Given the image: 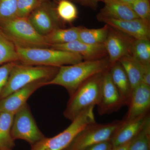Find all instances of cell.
<instances>
[{
    "mask_svg": "<svg viewBox=\"0 0 150 150\" xmlns=\"http://www.w3.org/2000/svg\"><path fill=\"white\" fill-rule=\"evenodd\" d=\"M98 19L134 39L150 40V21L140 18L129 20L105 18Z\"/></svg>",
    "mask_w": 150,
    "mask_h": 150,
    "instance_id": "13",
    "label": "cell"
},
{
    "mask_svg": "<svg viewBox=\"0 0 150 150\" xmlns=\"http://www.w3.org/2000/svg\"><path fill=\"white\" fill-rule=\"evenodd\" d=\"M150 118L149 113L132 120H122V123L116 129L110 139L113 148L131 142L141 132Z\"/></svg>",
    "mask_w": 150,
    "mask_h": 150,
    "instance_id": "15",
    "label": "cell"
},
{
    "mask_svg": "<svg viewBox=\"0 0 150 150\" xmlns=\"http://www.w3.org/2000/svg\"><path fill=\"white\" fill-rule=\"evenodd\" d=\"M142 65V83L150 86V64Z\"/></svg>",
    "mask_w": 150,
    "mask_h": 150,
    "instance_id": "32",
    "label": "cell"
},
{
    "mask_svg": "<svg viewBox=\"0 0 150 150\" xmlns=\"http://www.w3.org/2000/svg\"><path fill=\"white\" fill-rule=\"evenodd\" d=\"M48 81L40 80L25 86L6 97L0 99V112L14 115L26 104L30 97L38 89L46 86Z\"/></svg>",
    "mask_w": 150,
    "mask_h": 150,
    "instance_id": "12",
    "label": "cell"
},
{
    "mask_svg": "<svg viewBox=\"0 0 150 150\" xmlns=\"http://www.w3.org/2000/svg\"><path fill=\"white\" fill-rule=\"evenodd\" d=\"M124 120L135 119L149 113L150 86L141 83L132 91Z\"/></svg>",
    "mask_w": 150,
    "mask_h": 150,
    "instance_id": "14",
    "label": "cell"
},
{
    "mask_svg": "<svg viewBox=\"0 0 150 150\" xmlns=\"http://www.w3.org/2000/svg\"><path fill=\"white\" fill-rule=\"evenodd\" d=\"M128 150H150V118L141 132L130 142Z\"/></svg>",
    "mask_w": 150,
    "mask_h": 150,
    "instance_id": "26",
    "label": "cell"
},
{
    "mask_svg": "<svg viewBox=\"0 0 150 150\" xmlns=\"http://www.w3.org/2000/svg\"><path fill=\"white\" fill-rule=\"evenodd\" d=\"M126 105L125 101L111 79L109 69L105 73L103 80L100 99L97 105L99 115L111 114Z\"/></svg>",
    "mask_w": 150,
    "mask_h": 150,
    "instance_id": "10",
    "label": "cell"
},
{
    "mask_svg": "<svg viewBox=\"0 0 150 150\" xmlns=\"http://www.w3.org/2000/svg\"><path fill=\"white\" fill-rule=\"evenodd\" d=\"M11 135L14 141L23 140L31 146L45 138L38 128L27 103L14 115Z\"/></svg>",
    "mask_w": 150,
    "mask_h": 150,
    "instance_id": "8",
    "label": "cell"
},
{
    "mask_svg": "<svg viewBox=\"0 0 150 150\" xmlns=\"http://www.w3.org/2000/svg\"><path fill=\"white\" fill-rule=\"evenodd\" d=\"M105 1V0H104L103 1ZM112 1H116L119 2L130 5L135 0H112Z\"/></svg>",
    "mask_w": 150,
    "mask_h": 150,
    "instance_id": "34",
    "label": "cell"
},
{
    "mask_svg": "<svg viewBox=\"0 0 150 150\" xmlns=\"http://www.w3.org/2000/svg\"><path fill=\"white\" fill-rule=\"evenodd\" d=\"M110 67L108 57L98 60H83L74 64L60 67L56 76L46 85L62 86L71 96L90 78L106 71Z\"/></svg>",
    "mask_w": 150,
    "mask_h": 150,
    "instance_id": "1",
    "label": "cell"
},
{
    "mask_svg": "<svg viewBox=\"0 0 150 150\" xmlns=\"http://www.w3.org/2000/svg\"><path fill=\"white\" fill-rule=\"evenodd\" d=\"M130 6L139 18L150 21V4L149 0H135Z\"/></svg>",
    "mask_w": 150,
    "mask_h": 150,
    "instance_id": "29",
    "label": "cell"
},
{
    "mask_svg": "<svg viewBox=\"0 0 150 150\" xmlns=\"http://www.w3.org/2000/svg\"><path fill=\"white\" fill-rule=\"evenodd\" d=\"M18 62H10L0 66V99L11 71Z\"/></svg>",
    "mask_w": 150,
    "mask_h": 150,
    "instance_id": "30",
    "label": "cell"
},
{
    "mask_svg": "<svg viewBox=\"0 0 150 150\" xmlns=\"http://www.w3.org/2000/svg\"><path fill=\"white\" fill-rule=\"evenodd\" d=\"M118 62L125 70L132 91L142 83V65L131 56L123 57Z\"/></svg>",
    "mask_w": 150,
    "mask_h": 150,
    "instance_id": "20",
    "label": "cell"
},
{
    "mask_svg": "<svg viewBox=\"0 0 150 150\" xmlns=\"http://www.w3.org/2000/svg\"><path fill=\"white\" fill-rule=\"evenodd\" d=\"M81 27L78 26L64 29L57 28L46 35V37L51 46L69 43L79 40Z\"/></svg>",
    "mask_w": 150,
    "mask_h": 150,
    "instance_id": "21",
    "label": "cell"
},
{
    "mask_svg": "<svg viewBox=\"0 0 150 150\" xmlns=\"http://www.w3.org/2000/svg\"><path fill=\"white\" fill-rule=\"evenodd\" d=\"M30 23L41 35H46L60 28L56 9L48 1L41 3L28 17Z\"/></svg>",
    "mask_w": 150,
    "mask_h": 150,
    "instance_id": "9",
    "label": "cell"
},
{
    "mask_svg": "<svg viewBox=\"0 0 150 150\" xmlns=\"http://www.w3.org/2000/svg\"><path fill=\"white\" fill-rule=\"evenodd\" d=\"M109 26L107 25L96 29H89L81 26L79 40L92 45L103 44L107 38Z\"/></svg>",
    "mask_w": 150,
    "mask_h": 150,
    "instance_id": "22",
    "label": "cell"
},
{
    "mask_svg": "<svg viewBox=\"0 0 150 150\" xmlns=\"http://www.w3.org/2000/svg\"><path fill=\"white\" fill-rule=\"evenodd\" d=\"M40 3L48 1V0H38Z\"/></svg>",
    "mask_w": 150,
    "mask_h": 150,
    "instance_id": "35",
    "label": "cell"
},
{
    "mask_svg": "<svg viewBox=\"0 0 150 150\" xmlns=\"http://www.w3.org/2000/svg\"><path fill=\"white\" fill-rule=\"evenodd\" d=\"M134 39L109 27L104 45L110 67L125 56H131L132 43Z\"/></svg>",
    "mask_w": 150,
    "mask_h": 150,
    "instance_id": "11",
    "label": "cell"
},
{
    "mask_svg": "<svg viewBox=\"0 0 150 150\" xmlns=\"http://www.w3.org/2000/svg\"><path fill=\"white\" fill-rule=\"evenodd\" d=\"M0 29L19 48H50L51 46L46 36L36 31L28 18L16 17L1 21Z\"/></svg>",
    "mask_w": 150,
    "mask_h": 150,
    "instance_id": "4",
    "label": "cell"
},
{
    "mask_svg": "<svg viewBox=\"0 0 150 150\" xmlns=\"http://www.w3.org/2000/svg\"><path fill=\"white\" fill-rule=\"evenodd\" d=\"M18 0H0V21L17 17Z\"/></svg>",
    "mask_w": 150,
    "mask_h": 150,
    "instance_id": "27",
    "label": "cell"
},
{
    "mask_svg": "<svg viewBox=\"0 0 150 150\" xmlns=\"http://www.w3.org/2000/svg\"><path fill=\"white\" fill-rule=\"evenodd\" d=\"M105 72L90 78L70 96L64 112L65 118L72 121L82 112L98 104Z\"/></svg>",
    "mask_w": 150,
    "mask_h": 150,
    "instance_id": "2",
    "label": "cell"
},
{
    "mask_svg": "<svg viewBox=\"0 0 150 150\" xmlns=\"http://www.w3.org/2000/svg\"><path fill=\"white\" fill-rule=\"evenodd\" d=\"M17 49L19 57V62L24 64L60 68L84 60L79 54L51 48L17 47Z\"/></svg>",
    "mask_w": 150,
    "mask_h": 150,
    "instance_id": "3",
    "label": "cell"
},
{
    "mask_svg": "<svg viewBox=\"0 0 150 150\" xmlns=\"http://www.w3.org/2000/svg\"><path fill=\"white\" fill-rule=\"evenodd\" d=\"M14 114L0 112V149L12 150L15 146V141L11 135V128Z\"/></svg>",
    "mask_w": 150,
    "mask_h": 150,
    "instance_id": "19",
    "label": "cell"
},
{
    "mask_svg": "<svg viewBox=\"0 0 150 150\" xmlns=\"http://www.w3.org/2000/svg\"><path fill=\"white\" fill-rule=\"evenodd\" d=\"M0 150H2V149H0Z\"/></svg>",
    "mask_w": 150,
    "mask_h": 150,
    "instance_id": "37",
    "label": "cell"
},
{
    "mask_svg": "<svg viewBox=\"0 0 150 150\" xmlns=\"http://www.w3.org/2000/svg\"><path fill=\"white\" fill-rule=\"evenodd\" d=\"M55 9L58 17L62 21L71 23L78 17L77 8L69 0H59Z\"/></svg>",
    "mask_w": 150,
    "mask_h": 150,
    "instance_id": "25",
    "label": "cell"
},
{
    "mask_svg": "<svg viewBox=\"0 0 150 150\" xmlns=\"http://www.w3.org/2000/svg\"><path fill=\"white\" fill-rule=\"evenodd\" d=\"M130 142H131L125 144L121 145V146H118L114 148L112 150H128Z\"/></svg>",
    "mask_w": 150,
    "mask_h": 150,
    "instance_id": "33",
    "label": "cell"
},
{
    "mask_svg": "<svg viewBox=\"0 0 150 150\" xmlns=\"http://www.w3.org/2000/svg\"><path fill=\"white\" fill-rule=\"evenodd\" d=\"M131 54L132 57L140 64H150V40L134 39Z\"/></svg>",
    "mask_w": 150,
    "mask_h": 150,
    "instance_id": "24",
    "label": "cell"
},
{
    "mask_svg": "<svg viewBox=\"0 0 150 150\" xmlns=\"http://www.w3.org/2000/svg\"><path fill=\"white\" fill-rule=\"evenodd\" d=\"M50 48L79 54L85 61L102 59L108 56L104 44L92 45L79 40L65 44L52 45Z\"/></svg>",
    "mask_w": 150,
    "mask_h": 150,
    "instance_id": "16",
    "label": "cell"
},
{
    "mask_svg": "<svg viewBox=\"0 0 150 150\" xmlns=\"http://www.w3.org/2000/svg\"><path fill=\"white\" fill-rule=\"evenodd\" d=\"M113 146L110 140L97 143L84 149L83 150H112Z\"/></svg>",
    "mask_w": 150,
    "mask_h": 150,
    "instance_id": "31",
    "label": "cell"
},
{
    "mask_svg": "<svg viewBox=\"0 0 150 150\" xmlns=\"http://www.w3.org/2000/svg\"><path fill=\"white\" fill-rule=\"evenodd\" d=\"M40 3L38 0H18L17 17H28Z\"/></svg>",
    "mask_w": 150,
    "mask_h": 150,
    "instance_id": "28",
    "label": "cell"
},
{
    "mask_svg": "<svg viewBox=\"0 0 150 150\" xmlns=\"http://www.w3.org/2000/svg\"><path fill=\"white\" fill-rule=\"evenodd\" d=\"M122 122L123 120L105 124L96 122L91 123L81 131L64 150H83L97 143L110 140Z\"/></svg>",
    "mask_w": 150,
    "mask_h": 150,
    "instance_id": "7",
    "label": "cell"
},
{
    "mask_svg": "<svg viewBox=\"0 0 150 150\" xmlns=\"http://www.w3.org/2000/svg\"><path fill=\"white\" fill-rule=\"evenodd\" d=\"M103 1L105 5L98 14V19L129 20L140 18L129 5L112 0H105Z\"/></svg>",
    "mask_w": 150,
    "mask_h": 150,
    "instance_id": "17",
    "label": "cell"
},
{
    "mask_svg": "<svg viewBox=\"0 0 150 150\" xmlns=\"http://www.w3.org/2000/svg\"><path fill=\"white\" fill-rule=\"evenodd\" d=\"M91 108L81 113L62 132L51 138H46L31 146L30 150H64L75 137L89 124L96 122Z\"/></svg>",
    "mask_w": 150,
    "mask_h": 150,
    "instance_id": "6",
    "label": "cell"
},
{
    "mask_svg": "<svg viewBox=\"0 0 150 150\" xmlns=\"http://www.w3.org/2000/svg\"><path fill=\"white\" fill-rule=\"evenodd\" d=\"M59 69V67L26 65L18 62L11 71L1 99L36 81L49 82L56 76Z\"/></svg>",
    "mask_w": 150,
    "mask_h": 150,
    "instance_id": "5",
    "label": "cell"
},
{
    "mask_svg": "<svg viewBox=\"0 0 150 150\" xmlns=\"http://www.w3.org/2000/svg\"><path fill=\"white\" fill-rule=\"evenodd\" d=\"M90 1H104V0H90Z\"/></svg>",
    "mask_w": 150,
    "mask_h": 150,
    "instance_id": "36",
    "label": "cell"
},
{
    "mask_svg": "<svg viewBox=\"0 0 150 150\" xmlns=\"http://www.w3.org/2000/svg\"><path fill=\"white\" fill-rule=\"evenodd\" d=\"M110 76L126 105L129 104L132 90L125 70L119 62L112 65L109 69Z\"/></svg>",
    "mask_w": 150,
    "mask_h": 150,
    "instance_id": "18",
    "label": "cell"
},
{
    "mask_svg": "<svg viewBox=\"0 0 150 150\" xmlns=\"http://www.w3.org/2000/svg\"><path fill=\"white\" fill-rule=\"evenodd\" d=\"M19 60L16 46L0 29V66Z\"/></svg>",
    "mask_w": 150,
    "mask_h": 150,
    "instance_id": "23",
    "label": "cell"
}]
</instances>
